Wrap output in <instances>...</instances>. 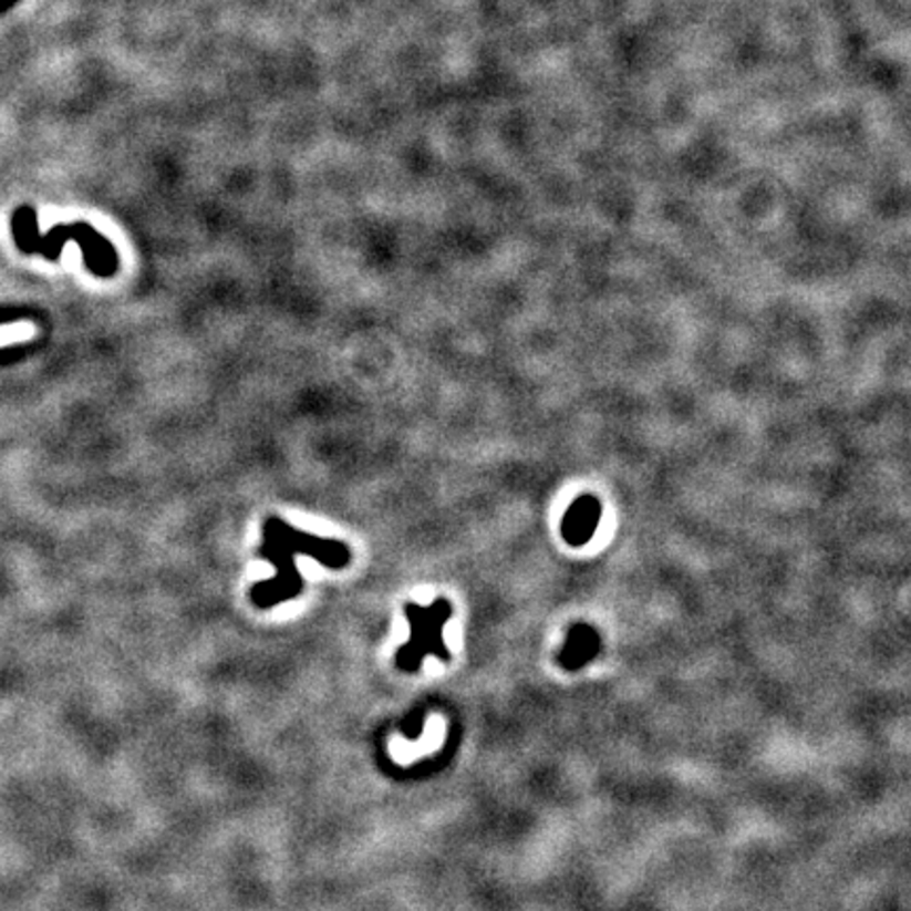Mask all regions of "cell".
<instances>
[{"label": "cell", "mask_w": 911, "mask_h": 911, "mask_svg": "<svg viewBox=\"0 0 911 911\" xmlns=\"http://www.w3.org/2000/svg\"><path fill=\"white\" fill-rule=\"evenodd\" d=\"M258 556L277 568V577L256 582L249 591V600L258 610H270L304 591V578L296 568V556L312 557L330 570H344L351 563V549L342 540L296 530L277 515L267 517L262 524Z\"/></svg>", "instance_id": "obj_1"}, {"label": "cell", "mask_w": 911, "mask_h": 911, "mask_svg": "<svg viewBox=\"0 0 911 911\" xmlns=\"http://www.w3.org/2000/svg\"><path fill=\"white\" fill-rule=\"evenodd\" d=\"M11 232L15 247L28 256L39 253L55 262L60 260L64 245L72 241L81 247L85 267L91 275L100 279H112L121 268L116 247L87 222L60 224L53 226L46 235H41L37 222V209L30 205H22L11 216Z\"/></svg>", "instance_id": "obj_2"}, {"label": "cell", "mask_w": 911, "mask_h": 911, "mask_svg": "<svg viewBox=\"0 0 911 911\" xmlns=\"http://www.w3.org/2000/svg\"><path fill=\"white\" fill-rule=\"evenodd\" d=\"M454 608L449 601L439 598L431 605L421 603H405L403 614L410 623V642L401 645L395 654V665L405 673H418L424 665V656L433 654L439 661L447 663L449 652L445 648L444 627Z\"/></svg>", "instance_id": "obj_3"}, {"label": "cell", "mask_w": 911, "mask_h": 911, "mask_svg": "<svg viewBox=\"0 0 911 911\" xmlns=\"http://www.w3.org/2000/svg\"><path fill=\"white\" fill-rule=\"evenodd\" d=\"M600 517V500H598L596 496H591V494L580 496V498H577V500L570 505V509H568V513H566L563 519H561V536H563V540H566L568 545H572V547L587 545V542L593 538L596 530H598Z\"/></svg>", "instance_id": "obj_4"}, {"label": "cell", "mask_w": 911, "mask_h": 911, "mask_svg": "<svg viewBox=\"0 0 911 911\" xmlns=\"http://www.w3.org/2000/svg\"><path fill=\"white\" fill-rule=\"evenodd\" d=\"M598 648H600V640H598L596 631L589 629L587 624H577V627H572V631H570L568 645H566V650H563V654H561V663H566L568 659H572V661L568 663V667L578 669L598 652Z\"/></svg>", "instance_id": "obj_5"}, {"label": "cell", "mask_w": 911, "mask_h": 911, "mask_svg": "<svg viewBox=\"0 0 911 911\" xmlns=\"http://www.w3.org/2000/svg\"><path fill=\"white\" fill-rule=\"evenodd\" d=\"M23 317H28V312L18 311V309H0V325H9L15 323Z\"/></svg>", "instance_id": "obj_6"}, {"label": "cell", "mask_w": 911, "mask_h": 911, "mask_svg": "<svg viewBox=\"0 0 911 911\" xmlns=\"http://www.w3.org/2000/svg\"><path fill=\"white\" fill-rule=\"evenodd\" d=\"M18 359H22L18 349H0V365L13 363V361H18Z\"/></svg>", "instance_id": "obj_7"}]
</instances>
